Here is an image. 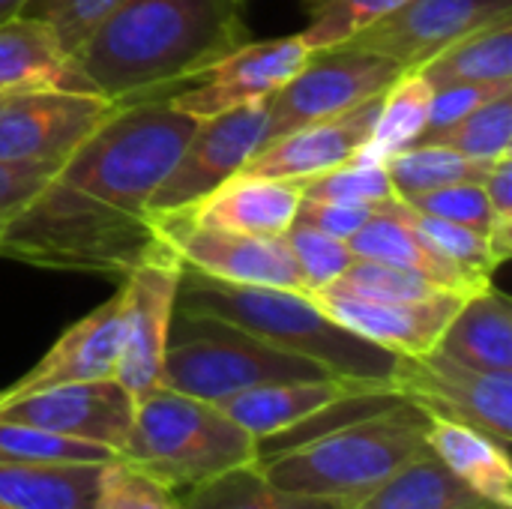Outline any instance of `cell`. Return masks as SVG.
<instances>
[{
    "mask_svg": "<svg viewBox=\"0 0 512 509\" xmlns=\"http://www.w3.org/2000/svg\"><path fill=\"white\" fill-rule=\"evenodd\" d=\"M66 90L99 96L63 42L36 18L0 21V93Z\"/></svg>",
    "mask_w": 512,
    "mask_h": 509,
    "instance_id": "cell-21",
    "label": "cell"
},
{
    "mask_svg": "<svg viewBox=\"0 0 512 509\" xmlns=\"http://www.w3.org/2000/svg\"><path fill=\"white\" fill-rule=\"evenodd\" d=\"M168 96L117 105L54 171V180L111 210L147 216V201L198 129V120Z\"/></svg>",
    "mask_w": 512,
    "mask_h": 509,
    "instance_id": "cell-5",
    "label": "cell"
},
{
    "mask_svg": "<svg viewBox=\"0 0 512 509\" xmlns=\"http://www.w3.org/2000/svg\"><path fill=\"white\" fill-rule=\"evenodd\" d=\"M438 351L480 372H512V303L498 288L465 297L438 339Z\"/></svg>",
    "mask_w": 512,
    "mask_h": 509,
    "instance_id": "cell-25",
    "label": "cell"
},
{
    "mask_svg": "<svg viewBox=\"0 0 512 509\" xmlns=\"http://www.w3.org/2000/svg\"><path fill=\"white\" fill-rule=\"evenodd\" d=\"M372 393H390L378 384H360L345 378H318V381H282V384H261L252 390H243L231 399L216 402L225 417H231L243 432H249L258 444L267 438H276L282 432H294L297 426L315 420L327 408L372 396Z\"/></svg>",
    "mask_w": 512,
    "mask_h": 509,
    "instance_id": "cell-20",
    "label": "cell"
},
{
    "mask_svg": "<svg viewBox=\"0 0 512 509\" xmlns=\"http://www.w3.org/2000/svg\"><path fill=\"white\" fill-rule=\"evenodd\" d=\"M348 246H351V252L357 258H369V261H384V264L417 270L426 279H432L438 288H444L450 294H459V297H471V294H477V291L492 285V282H480V279L468 276L465 270L450 264L444 255H438L426 243V237L414 228L411 207L405 201H399V198L384 204L348 240Z\"/></svg>",
    "mask_w": 512,
    "mask_h": 509,
    "instance_id": "cell-22",
    "label": "cell"
},
{
    "mask_svg": "<svg viewBox=\"0 0 512 509\" xmlns=\"http://www.w3.org/2000/svg\"><path fill=\"white\" fill-rule=\"evenodd\" d=\"M165 243L150 216L111 210L54 177L0 237V255L48 270L126 276Z\"/></svg>",
    "mask_w": 512,
    "mask_h": 509,
    "instance_id": "cell-3",
    "label": "cell"
},
{
    "mask_svg": "<svg viewBox=\"0 0 512 509\" xmlns=\"http://www.w3.org/2000/svg\"><path fill=\"white\" fill-rule=\"evenodd\" d=\"M0 509H15V507H9V504H0Z\"/></svg>",
    "mask_w": 512,
    "mask_h": 509,
    "instance_id": "cell-46",
    "label": "cell"
},
{
    "mask_svg": "<svg viewBox=\"0 0 512 509\" xmlns=\"http://www.w3.org/2000/svg\"><path fill=\"white\" fill-rule=\"evenodd\" d=\"M474 492H468L429 450L408 459L396 474L366 492L360 501L342 509H483Z\"/></svg>",
    "mask_w": 512,
    "mask_h": 509,
    "instance_id": "cell-27",
    "label": "cell"
},
{
    "mask_svg": "<svg viewBox=\"0 0 512 509\" xmlns=\"http://www.w3.org/2000/svg\"><path fill=\"white\" fill-rule=\"evenodd\" d=\"M423 450H429L426 414L399 399L267 459L261 456L258 468L285 492L348 507Z\"/></svg>",
    "mask_w": 512,
    "mask_h": 509,
    "instance_id": "cell-4",
    "label": "cell"
},
{
    "mask_svg": "<svg viewBox=\"0 0 512 509\" xmlns=\"http://www.w3.org/2000/svg\"><path fill=\"white\" fill-rule=\"evenodd\" d=\"M264 138L267 102L240 105L198 120L195 135L183 147L171 174L147 201V216L156 222L204 201L246 168V162L264 147Z\"/></svg>",
    "mask_w": 512,
    "mask_h": 509,
    "instance_id": "cell-10",
    "label": "cell"
},
{
    "mask_svg": "<svg viewBox=\"0 0 512 509\" xmlns=\"http://www.w3.org/2000/svg\"><path fill=\"white\" fill-rule=\"evenodd\" d=\"M417 144H438L477 162H498L512 153V93H501L474 114L435 132H423Z\"/></svg>",
    "mask_w": 512,
    "mask_h": 509,
    "instance_id": "cell-33",
    "label": "cell"
},
{
    "mask_svg": "<svg viewBox=\"0 0 512 509\" xmlns=\"http://www.w3.org/2000/svg\"><path fill=\"white\" fill-rule=\"evenodd\" d=\"M177 312L231 324L285 354L318 363L336 378L378 384L384 390L399 360V354L336 324L309 294L288 288L231 285L183 270Z\"/></svg>",
    "mask_w": 512,
    "mask_h": 509,
    "instance_id": "cell-2",
    "label": "cell"
},
{
    "mask_svg": "<svg viewBox=\"0 0 512 509\" xmlns=\"http://www.w3.org/2000/svg\"><path fill=\"white\" fill-rule=\"evenodd\" d=\"M414 213L420 216H432V219H444V222H456L465 228H474L480 234L495 237V216L486 198L483 183H453V186H441L432 192H423L411 201H405Z\"/></svg>",
    "mask_w": 512,
    "mask_h": 509,
    "instance_id": "cell-39",
    "label": "cell"
},
{
    "mask_svg": "<svg viewBox=\"0 0 512 509\" xmlns=\"http://www.w3.org/2000/svg\"><path fill=\"white\" fill-rule=\"evenodd\" d=\"M483 509H486V507H483Z\"/></svg>",
    "mask_w": 512,
    "mask_h": 509,
    "instance_id": "cell-49",
    "label": "cell"
},
{
    "mask_svg": "<svg viewBox=\"0 0 512 509\" xmlns=\"http://www.w3.org/2000/svg\"><path fill=\"white\" fill-rule=\"evenodd\" d=\"M261 444L219 405L156 387L135 402L120 462L180 495L225 471L255 465Z\"/></svg>",
    "mask_w": 512,
    "mask_h": 509,
    "instance_id": "cell-6",
    "label": "cell"
},
{
    "mask_svg": "<svg viewBox=\"0 0 512 509\" xmlns=\"http://www.w3.org/2000/svg\"><path fill=\"white\" fill-rule=\"evenodd\" d=\"M120 342H123V291H117L105 306L93 309L87 318L75 321L24 378L0 390V402L60 384L114 378Z\"/></svg>",
    "mask_w": 512,
    "mask_h": 509,
    "instance_id": "cell-19",
    "label": "cell"
},
{
    "mask_svg": "<svg viewBox=\"0 0 512 509\" xmlns=\"http://www.w3.org/2000/svg\"><path fill=\"white\" fill-rule=\"evenodd\" d=\"M390 204V201H387ZM384 207V204H381ZM381 207H354V204H333V201H315V198H300L294 222L318 228L336 240H351Z\"/></svg>",
    "mask_w": 512,
    "mask_h": 509,
    "instance_id": "cell-43",
    "label": "cell"
},
{
    "mask_svg": "<svg viewBox=\"0 0 512 509\" xmlns=\"http://www.w3.org/2000/svg\"><path fill=\"white\" fill-rule=\"evenodd\" d=\"M504 18H512V0H405L342 45L387 57L411 72L462 36Z\"/></svg>",
    "mask_w": 512,
    "mask_h": 509,
    "instance_id": "cell-14",
    "label": "cell"
},
{
    "mask_svg": "<svg viewBox=\"0 0 512 509\" xmlns=\"http://www.w3.org/2000/svg\"><path fill=\"white\" fill-rule=\"evenodd\" d=\"M132 417L135 399L114 378L60 384L0 402V420L6 423H24L63 438L102 444L117 456L126 447Z\"/></svg>",
    "mask_w": 512,
    "mask_h": 509,
    "instance_id": "cell-16",
    "label": "cell"
},
{
    "mask_svg": "<svg viewBox=\"0 0 512 509\" xmlns=\"http://www.w3.org/2000/svg\"><path fill=\"white\" fill-rule=\"evenodd\" d=\"M96 509H177V495L132 465L114 459L105 465Z\"/></svg>",
    "mask_w": 512,
    "mask_h": 509,
    "instance_id": "cell-41",
    "label": "cell"
},
{
    "mask_svg": "<svg viewBox=\"0 0 512 509\" xmlns=\"http://www.w3.org/2000/svg\"><path fill=\"white\" fill-rule=\"evenodd\" d=\"M486 509H501V507H486Z\"/></svg>",
    "mask_w": 512,
    "mask_h": 509,
    "instance_id": "cell-47",
    "label": "cell"
},
{
    "mask_svg": "<svg viewBox=\"0 0 512 509\" xmlns=\"http://www.w3.org/2000/svg\"><path fill=\"white\" fill-rule=\"evenodd\" d=\"M309 297L336 324H342L345 330L399 357H420V354L435 351L441 333L447 330L450 318L465 300L459 294H435L426 300L378 303V300L348 297L336 291H318Z\"/></svg>",
    "mask_w": 512,
    "mask_h": 509,
    "instance_id": "cell-17",
    "label": "cell"
},
{
    "mask_svg": "<svg viewBox=\"0 0 512 509\" xmlns=\"http://www.w3.org/2000/svg\"><path fill=\"white\" fill-rule=\"evenodd\" d=\"M402 75V69L378 54L357 48L312 51L297 75L267 99V141H276L300 126L339 117L384 90Z\"/></svg>",
    "mask_w": 512,
    "mask_h": 509,
    "instance_id": "cell-8",
    "label": "cell"
},
{
    "mask_svg": "<svg viewBox=\"0 0 512 509\" xmlns=\"http://www.w3.org/2000/svg\"><path fill=\"white\" fill-rule=\"evenodd\" d=\"M243 0H120L75 60L114 105L168 96L249 42Z\"/></svg>",
    "mask_w": 512,
    "mask_h": 509,
    "instance_id": "cell-1",
    "label": "cell"
},
{
    "mask_svg": "<svg viewBox=\"0 0 512 509\" xmlns=\"http://www.w3.org/2000/svg\"><path fill=\"white\" fill-rule=\"evenodd\" d=\"M300 198L303 195L291 180L237 174L228 183H222L213 195L174 216L198 225L243 231V234L282 237L297 216Z\"/></svg>",
    "mask_w": 512,
    "mask_h": 509,
    "instance_id": "cell-23",
    "label": "cell"
},
{
    "mask_svg": "<svg viewBox=\"0 0 512 509\" xmlns=\"http://www.w3.org/2000/svg\"><path fill=\"white\" fill-rule=\"evenodd\" d=\"M426 447L483 504L512 509L510 447L438 414H426Z\"/></svg>",
    "mask_w": 512,
    "mask_h": 509,
    "instance_id": "cell-24",
    "label": "cell"
},
{
    "mask_svg": "<svg viewBox=\"0 0 512 509\" xmlns=\"http://www.w3.org/2000/svg\"><path fill=\"white\" fill-rule=\"evenodd\" d=\"M501 93H512V84H444V87H435L432 99H429V126H426V132L459 123L462 117L474 114L486 102L498 99Z\"/></svg>",
    "mask_w": 512,
    "mask_h": 509,
    "instance_id": "cell-42",
    "label": "cell"
},
{
    "mask_svg": "<svg viewBox=\"0 0 512 509\" xmlns=\"http://www.w3.org/2000/svg\"><path fill=\"white\" fill-rule=\"evenodd\" d=\"M324 291L363 297V300H378V303H405V300H426V297H435V294H450V291L438 288L432 279H426L417 270L384 264V261H369V258H357Z\"/></svg>",
    "mask_w": 512,
    "mask_h": 509,
    "instance_id": "cell-34",
    "label": "cell"
},
{
    "mask_svg": "<svg viewBox=\"0 0 512 509\" xmlns=\"http://www.w3.org/2000/svg\"><path fill=\"white\" fill-rule=\"evenodd\" d=\"M114 108L111 99L90 93H0V162L57 171Z\"/></svg>",
    "mask_w": 512,
    "mask_h": 509,
    "instance_id": "cell-11",
    "label": "cell"
},
{
    "mask_svg": "<svg viewBox=\"0 0 512 509\" xmlns=\"http://www.w3.org/2000/svg\"><path fill=\"white\" fill-rule=\"evenodd\" d=\"M156 228L165 249L180 261L183 270H195L231 285H264L306 294L303 276L282 237L198 225L180 216L156 219Z\"/></svg>",
    "mask_w": 512,
    "mask_h": 509,
    "instance_id": "cell-13",
    "label": "cell"
},
{
    "mask_svg": "<svg viewBox=\"0 0 512 509\" xmlns=\"http://www.w3.org/2000/svg\"><path fill=\"white\" fill-rule=\"evenodd\" d=\"M105 465L0 462V504L15 509H96Z\"/></svg>",
    "mask_w": 512,
    "mask_h": 509,
    "instance_id": "cell-26",
    "label": "cell"
},
{
    "mask_svg": "<svg viewBox=\"0 0 512 509\" xmlns=\"http://www.w3.org/2000/svg\"><path fill=\"white\" fill-rule=\"evenodd\" d=\"M24 3H27V0H0V21H6V18H15V15H21Z\"/></svg>",
    "mask_w": 512,
    "mask_h": 509,
    "instance_id": "cell-45",
    "label": "cell"
},
{
    "mask_svg": "<svg viewBox=\"0 0 512 509\" xmlns=\"http://www.w3.org/2000/svg\"><path fill=\"white\" fill-rule=\"evenodd\" d=\"M180 261L162 249L123 279V342L114 381L138 402L162 381V363L177 312Z\"/></svg>",
    "mask_w": 512,
    "mask_h": 509,
    "instance_id": "cell-12",
    "label": "cell"
},
{
    "mask_svg": "<svg viewBox=\"0 0 512 509\" xmlns=\"http://www.w3.org/2000/svg\"><path fill=\"white\" fill-rule=\"evenodd\" d=\"M411 222L426 237V243L438 255H444L450 264H456L459 270H465L468 276H474L480 282H492V276L501 267V261L495 258L486 234H480L474 228H465V225H456V222L420 216L414 210H411Z\"/></svg>",
    "mask_w": 512,
    "mask_h": 509,
    "instance_id": "cell-38",
    "label": "cell"
},
{
    "mask_svg": "<svg viewBox=\"0 0 512 509\" xmlns=\"http://www.w3.org/2000/svg\"><path fill=\"white\" fill-rule=\"evenodd\" d=\"M54 177V168L42 165H6L0 162V237L24 204Z\"/></svg>",
    "mask_w": 512,
    "mask_h": 509,
    "instance_id": "cell-44",
    "label": "cell"
},
{
    "mask_svg": "<svg viewBox=\"0 0 512 509\" xmlns=\"http://www.w3.org/2000/svg\"><path fill=\"white\" fill-rule=\"evenodd\" d=\"M300 3L309 15V27L300 36L309 45V51H324L348 42L363 27L375 24L405 0H300Z\"/></svg>",
    "mask_w": 512,
    "mask_h": 509,
    "instance_id": "cell-36",
    "label": "cell"
},
{
    "mask_svg": "<svg viewBox=\"0 0 512 509\" xmlns=\"http://www.w3.org/2000/svg\"><path fill=\"white\" fill-rule=\"evenodd\" d=\"M303 198L333 201V204H354V207H381L396 198L384 159L360 147L345 165L297 180L294 183Z\"/></svg>",
    "mask_w": 512,
    "mask_h": 509,
    "instance_id": "cell-32",
    "label": "cell"
},
{
    "mask_svg": "<svg viewBox=\"0 0 512 509\" xmlns=\"http://www.w3.org/2000/svg\"><path fill=\"white\" fill-rule=\"evenodd\" d=\"M177 509H342L333 501L294 495L273 486L258 462L225 471L177 495Z\"/></svg>",
    "mask_w": 512,
    "mask_h": 509,
    "instance_id": "cell-29",
    "label": "cell"
},
{
    "mask_svg": "<svg viewBox=\"0 0 512 509\" xmlns=\"http://www.w3.org/2000/svg\"><path fill=\"white\" fill-rule=\"evenodd\" d=\"M300 276L306 285V294H318L324 288H330L354 261L357 255L351 252V246L345 240H336L318 228L291 222V228L282 234Z\"/></svg>",
    "mask_w": 512,
    "mask_h": 509,
    "instance_id": "cell-37",
    "label": "cell"
},
{
    "mask_svg": "<svg viewBox=\"0 0 512 509\" xmlns=\"http://www.w3.org/2000/svg\"><path fill=\"white\" fill-rule=\"evenodd\" d=\"M318 378L336 375L312 360L285 354L231 324L174 312L159 384L216 405L261 384Z\"/></svg>",
    "mask_w": 512,
    "mask_h": 509,
    "instance_id": "cell-7",
    "label": "cell"
},
{
    "mask_svg": "<svg viewBox=\"0 0 512 509\" xmlns=\"http://www.w3.org/2000/svg\"><path fill=\"white\" fill-rule=\"evenodd\" d=\"M387 390L426 414L480 429L498 444H512V372H480L438 348L399 357Z\"/></svg>",
    "mask_w": 512,
    "mask_h": 509,
    "instance_id": "cell-9",
    "label": "cell"
},
{
    "mask_svg": "<svg viewBox=\"0 0 512 509\" xmlns=\"http://www.w3.org/2000/svg\"><path fill=\"white\" fill-rule=\"evenodd\" d=\"M378 99H369L339 117L300 126L276 141H267L240 174L270 177V180H306L345 165L366 141L378 117Z\"/></svg>",
    "mask_w": 512,
    "mask_h": 509,
    "instance_id": "cell-18",
    "label": "cell"
},
{
    "mask_svg": "<svg viewBox=\"0 0 512 509\" xmlns=\"http://www.w3.org/2000/svg\"><path fill=\"white\" fill-rule=\"evenodd\" d=\"M243 3H246V0H243Z\"/></svg>",
    "mask_w": 512,
    "mask_h": 509,
    "instance_id": "cell-48",
    "label": "cell"
},
{
    "mask_svg": "<svg viewBox=\"0 0 512 509\" xmlns=\"http://www.w3.org/2000/svg\"><path fill=\"white\" fill-rule=\"evenodd\" d=\"M309 45L300 33L279 39H249L213 66H207L192 87L171 93V105L195 120L213 114L267 102L282 84H288L309 57Z\"/></svg>",
    "mask_w": 512,
    "mask_h": 509,
    "instance_id": "cell-15",
    "label": "cell"
},
{
    "mask_svg": "<svg viewBox=\"0 0 512 509\" xmlns=\"http://www.w3.org/2000/svg\"><path fill=\"white\" fill-rule=\"evenodd\" d=\"M426 84H512V18L480 27L417 69Z\"/></svg>",
    "mask_w": 512,
    "mask_h": 509,
    "instance_id": "cell-28",
    "label": "cell"
},
{
    "mask_svg": "<svg viewBox=\"0 0 512 509\" xmlns=\"http://www.w3.org/2000/svg\"><path fill=\"white\" fill-rule=\"evenodd\" d=\"M120 459L114 450L90 441H75L63 438L36 426L24 423H6L0 420V462H27V465H42V462H93L105 465Z\"/></svg>",
    "mask_w": 512,
    "mask_h": 509,
    "instance_id": "cell-35",
    "label": "cell"
},
{
    "mask_svg": "<svg viewBox=\"0 0 512 509\" xmlns=\"http://www.w3.org/2000/svg\"><path fill=\"white\" fill-rule=\"evenodd\" d=\"M120 0H27L21 15L42 21L75 57L78 45Z\"/></svg>",
    "mask_w": 512,
    "mask_h": 509,
    "instance_id": "cell-40",
    "label": "cell"
},
{
    "mask_svg": "<svg viewBox=\"0 0 512 509\" xmlns=\"http://www.w3.org/2000/svg\"><path fill=\"white\" fill-rule=\"evenodd\" d=\"M429 99H432V87L426 84V78L417 69L402 72L384 90L375 126L363 147L384 162L414 147L429 126Z\"/></svg>",
    "mask_w": 512,
    "mask_h": 509,
    "instance_id": "cell-30",
    "label": "cell"
},
{
    "mask_svg": "<svg viewBox=\"0 0 512 509\" xmlns=\"http://www.w3.org/2000/svg\"><path fill=\"white\" fill-rule=\"evenodd\" d=\"M387 174L399 201H411L423 192L453 183H483L495 162H477L438 144H414L387 162Z\"/></svg>",
    "mask_w": 512,
    "mask_h": 509,
    "instance_id": "cell-31",
    "label": "cell"
}]
</instances>
